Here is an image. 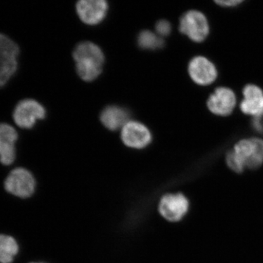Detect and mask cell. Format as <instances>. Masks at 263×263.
<instances>
[{"label": "cell", "instance_id": "1", "mask_svg": "<svg viewBox=\"0 0 263 263\" xmlns=\"http://www.w3.org/2000/svg\"><path fill=\"white\" fill-rule=\"evenodd\" d=\"M226 163L237 174H241L246 168H259L263 164V140L251 138L238 141L227 153Z\"/></svg>", "mask_w": 263, "mask_h": 263}, {"label": "cell", "instance_id": "2", "mask_svg": "<svg viewBox=\"0 0 263 263\" xmlns=\"http://www.w3.org/2000/svg\"><path fill=\"white\" fill-rule=\"evenodd\" d=\"M76 71L82 80L92 81L98 79L105 62V56L98 45L89 41L79 43L74 49Z\"/></svg>", "mask_w": 263, "mask_h": 263}, {"label": "cell", "instance_id": "3", "mask_svg": "<svg viewBox=\"0 0 263 263\" xmlns=\"http://www.w3.org/2000/svg\"><path fill=\"white\" fill-rule=\"evenodd\" d=\"M21 48L9 36L0 32V88L4 87L16 75Z\"/></svg>", "mask_w": 263, "mask_h": 263}, {"label": "cell", "instance_id": "4", "mask_svg": "<svg viewBox=\"0 0 263 263\" xmlns=\"http://www.w3.org/2000/svg\"><path fill=\"white\" fill-rule=\"evenodd\" d=\"M46 117V109L35 99L19 100L12 113V122L22 130H29Z\"/></svg>", "mask_w": 263, "mask_h": 263}, {"label": "cell", "instance_id": "5", "mask_svg": "<svg viewBox=\"0 0 263 263\" xmlns=\"http://www.w3.org/2000/svg\"><path fill=\"white\" fill-rule=\"evenodd\" d=\"M36 181L29 170L16 167L12 170L5 181V189L8 193L20 197L28 198L35 191Z\"/></svg>", "mask_w": 263, "mask_h": 263}, {"label": "cell", "instance_id": "6", "mask_svg": "<svg viewBox=\"0 0 263 263\" xmlns=\"http://www.w3.org/2000/svg\"><path fill=\"white\" fill-rule=\"evenodd\" d=\"M209 22L201 12L190 10L180 19L179 31L196 43L205 41L209 35Z\"/></svg>", "mask_w": 263, "mask_h": 263}, {"label": "cell", "instance_id": "7", "mask_svg": "<svg viewBox=\"0 0 263 263\" xmlns=\"http://www.w3.org/2000/svg\"><path fill=\"white\" fill-rule=\"evenodd\" d=\"M190 202L182 193L165 194L159 202V213L165 220L176 222L187 214Z\"/></svg>", "mask_w": 263, "mask_h": 263}, {"label": "cell", "instance_id": "8", "mask_svg": "<svg viewBox=\"0 0 263 263\" xmlns=\"http://www.w3.org/2000/svg\"><path fill=\"white\" fill-rule=\"evenodd\" d=\"M19 138L20 134L14 125L0 123V163L3 165H11L15 162Z\"/></svg>", "mask_w": 263, "mask_h": 263}, {"label": "cell", "instance_id": "9", "mask_svg": "<svg viewBox=\"0 0 263 263\" xmlns=\"http://www.w3.org/2000/svg\"><path fill=\"white\" fill-rule=\"evenodd\" d=\"M122 141L124 144L135 149L146 148L152 143V133L148 128L141 122L131 121L122 128Z\"/></svg>", "mask_w": 263, "mask_h": 263}, {"label": "cell", "instance_id": "10", "mask_svg": "<svg viewBox=\"0 0 263 263\" xmlns=\"http://www.w3.org/2000/svg\"><path fill=\"white\" fill-rule=\"evenodd\" d=\"M236 105V97L233 90L217 88L208 99L207 106L212 113L221 117L230 115Z\"/></svg>", "mask_w": 263, "mask_h": 263}, {"label": "cell", "instance_id": "11", "mask_svg": "<svg viewBox=\"0 0 263 263\" xmlns=\"http://www.w3.org/2000/svg\"><path fill=\"white\" fill-rule=\"evenodd\" d=\"M189 74L194 82L201 86L212 84L217 78L215 65L204 57H196L189 64Z\"/></svg>", "mask_w": 263, "mask_h": 263}, {"label": "cell", "instance_id": "12", "mask_svg": "<svg viewBox=\"0 0 263 263\" xmlns=\"http://www.w3.org/2000/svg\"><path fill=\"white\" fill-rule=\"evenodd\" d=\"M108 5L104 0H81L76 5L79 18L84 23L95 25L105 18Z\"/></svg>", "mask_w": 263, "mask_h": 263}, {"label": "cell", "instance_id": "13", "mask_svg": "<svg viewBox=\"0 0 263 263\" xmlns=\"http://www.w3.org/2000/svg\"><path fill=\"white\" fill-rule=\"evenodd\" d=\"M245 98L240 108L243 114L262 118L263 116V91L256 85H247L243 90Z\"/></svg>", "mask_w": 263, "mask_h": 263}, {"label": "cell", "instance_id": "14", "mask_svg": "<svg viewBox=\"0 0 263 263\" xmlns=\"http://www.w3.org/2000/svg\"><path fill=\"white\" fill-rule=\"evenodd\" d=\"M129 117L130 114L127 109L118 105H109L100 114V121L107 129L117 130L127 124Z\"/></svg>", "mask_w": 263, "mask_h": 263}, {"label": "cell", "instance_id": "15", "mask_svg": "<svg viewBox=\"0 0 263 263\" xmlns=\"http://www.w3.org/2000/svg\"><path fill=\"white\" fill-rule=\"evenodd\" d=\"M18 243L10 235L0 234V263H11L18 253Z\"/></svg>", "mask_w": 263, "mask_h": 263}, {"label": "cell", "instance_id": "16", "mask_svg": "<svg viewBox=\"0 0 263 263\" xmlns=\"http://www.w3.org/2000/svg\"><path fill=\"white\" fill-rule=\"evenodd\" d=\"M138 44L143 49L157 50L163 48L164 42L158 34L152 31L143 30L138 35Z\"/></svg>", "mask_w": 263, "mask_h": 263}, {"label": "cell", "instance_id": "17", "mask_svg": "<svg viewBox=\"0 0 263 263\" xmlns=\"http://www.w3.org/2000/svg\"><path fill=\"white\" fill-rule=\"evenodd\" d=\"M171 24L166 20H160L156 24V31L160 37L169 35L171 32Z\"/></svg>", "mask_w": 263, "mask_h": 263}, {"label": "cell", "instance_id": "18", "mask_svg": "<svg viewBox=\"0 0 263 263\" xmlns=\"http://www.w3.org/2000/svg\"><path fill=\"white\" fill-rule=\"evenodd\" d=\"M252 127L258 133H262L263 124L262 119L259 117H254L253 120H252Z\"/></svg>", "mask_w": 263, "mask_h": 263}, {"label": "cell", "instance_id": "19", "mask_svg": "<svg viewBox=\"0 0 263 263\" xmlns=\"http://www.w3.org/2000/svg\"><path fill=\"white\" fill-rule=\"evenodd\" d=\"M242 1H238V0H230V1H216L217 5H220L223 7H235L237 5H240Z\"/></svg>", "mask_w": 263, "mask_h": 263}, {"label": "cell", "instance_id": "20", "mask_svg": "<svg viewBox=\"0 0 263 263\" xmlns=\"http://www.w3.org/2000/svg\"><path fill=\"white\" fill-rule=\"evenodd\" d=\"M31 263H44V262H31Z\"/></svg>", "mask_w": 263, "mask_h": 263}]
</instances>
